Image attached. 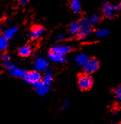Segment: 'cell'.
I'll use <instances>...</instances> for the list:
<instances>
[{
    "instance_id": "484cf974",
    "label": "cell",
    "mask_w": 121,
    "mask_h": 124,
    "mask_svg": "<svg viewBox=\"0 0 121 124\" xmlns=\"http://www.w3.org/2000/svg\"><path fill=\"white\" fill-rule=\"evenodd\" d=\"M114 7V10H115V11H119V10H121V4H117V5H115V6H113Z\"/></svg>"
},
{
    "instance_id": "5bb4252c",
    "label": "cell",
    "mask_w": 121,
    "mask_h": 124,
    "mask_svg": "<svg viewBox=\"0 0 121 124\" xmlns=\"http://www.w3.org/2000/svg\"><path fill=\"white\" fill-rule=\"evenodd\" d=\"M32 50L30 45H25L21 46L18 49V54L22 56V57H28L31 54Z\"/></svg>"
},
{
    "instance_id": "3957f363",
    "label": "cell",
    "mask_w": 121,
    "mask_h": 124,
    "mask_svg": "<svg viewBox=\"0 0 121 124\" xmlns=\"http://www.w3.org/2000/svg\"><path fill=\"white\" fill-rule=\"evenodd\" d=\"M42 76L40 74L39 72L36 71V70H33V71H30L26 72L25 77H24V80L29 84L32 85L33 86L38 83L40 81H42Z\"/></svg>"
},
{
    "instance_id": "9a60e30c",
    "label": "cell",
    "mask_w": 121,
    "mask_h": 124,
    "mask_svg": "<svg viewBox=\"0 0 121 124\" xmlns=\"http://www.w3.org/2000/svg\"><path fill=\"white\" fill-rule=\"evenodd\" d=\"M70 7L74 13H79L81 10V0H71Z\"/></svg>"
},
{
    "instance_id": "30bf717a",
    "label": "cell",
    "mask_w": 121,
    "mask_h": 124,
    "mask_svg": "<svg viewBox=\"0 0 121 124\" xmlns=\"http://www.w3.org/2000/svg\"><path fill=\"white\" fill-rule=\"evenodd\" d=\"M47 57L50 61L53 62H56V63H64L65 61V55H62V54L49 52L47 55Z\"/></svg>"
},
{
    "instance_id": "9c48e42d",
    "label": "cell",
    "mask_w": 121,
    "mask_h": 124,
    "mask_svg": "<svg viewBox=\"0 0 121 124\" xmlns=\"http://www.w3.org/2000/svg\"><path fill=\"white\" fill-rule=\"evenodd\" d=\"M81 29V26L79 21L72 22L68 28V33L71 37H76L79 34Z\"/></svg>"
},
{
    "instance_id": "6da1fadb",
    "label": "cell",
    "mask_w": 121,
    "mask_h": 124,
    "mask_svg": "<svg viewBox=\"0 0 121 124\" xmlns=\"http://www.w3.org/2000/svg\"><path fill=\"white\" fill-rule=\"evenodd\" d=\"M94 83V80L90 75L84 74L79 77L78 80V86L81 91H88L89 90Z\"/></svg>"
},
{
    "instance_id": "277c9868",
    "label": "cell",
    "mask_w": 121,
    "mask_h": 124,
    "mask_svg": "<svg viewBox=\"0 0 121 124\" xmlns=\"http://www.w3.org/2000/svg\"><path fill=\"white\" fill-rule=\"evenodd\" d=\"M99 67V63L97 59L96 58H91L88 61L87 63L83 67V72L85 74L91 75L94 72H95Z\"/></svg>"
},
{
    "instance_id": "7a4b0ae2",
    "label": "cell",
    "mask_w": 121,
    "mask_h": 124,
    "mask_svg": "<svg viewBox=\"0 0 121 124\" xmlns=\"http://www.w3.org/2000/svg\"><path fill=\"white\" fill-rule=\"evenodd\" d=\"M80 26H81V29L78 36L81 39H85L86 38L91 32V29L92 26L90 25L89 19L86 18H82L80 21Z\"/></svg>"
},
{
    "instance_id": "2e32d148",
    "label": "cell",
    "mask_w": 121,
    "mask_h": 124,
    "mask_svg": "<svg viewBox=\"0 0 121 124\" xmlns=\"http://www.w3.org/2000/svg\"><path fill=\"white\" fill-rule=\"evenodd\" d=\"M18 31V28L17 27H11V28H9L7 29H6L4 33H3V35L9 40V39H11L14 37L15 36V34Z\"/></svg>"
},
{
    "instance_id": "4fadbf2b",
    "label": "cell",
    "mask_w": 121,
    "mask_h": 124,
    "mask_svg": "<svg viewBox=\"0 0 121 124\" xmlns=\"http://www.w3.org/2000/svg\"><path fill=\"white\" fill-rule=\"evenodd\" d=\"M89 59L90 58L89 55L86 53H79L76 55L75 58V61L77 63V64H78L79 66H82V67H83L87 63Z\"/></svg>"
},
{
    "instance_id": "d6986e66",
    "label": "cell",
    "mask_w": 121,
    "mask_h": 124,
    "mask_svg": "<svg viewBox=\"0 0 121 124\" xmlns=\"http://www.w3.org/2000/svg\"><path fill=\"white\" fill-rule=\"evenodd\" d=\"M109 31L107 29H100L95 32V36L98 38H103L109 35Z\"/></svg>"
},
{
    "instance_id": "5b68a950",
    "label": "cell",
    "mask_w": 121,
    "mask_h": 124,
    "mask_svg": "<svg viewBox=\"0 0 121 124\" xmlns=\"http://www.w3.org/2000/svg\"><path fill=\"white\" fill-rule=\"evenodd\" d=\"M35 70L41 72H45L47 70L49 67V62L46 59L43 58H37L33 64Z\"/></svg>"
},
{
    "instance_id": "8992f818",
    "label": "cell",
    "mask_w": 121,
    "mask_h": 124,
    "mask_svg": "<svg viewBox=\"0 0 121 124\" xmlns=\"http://www.w3.org/2000/svg\"><path fill=\"white\" fill-rule=\"evenodd\" d=\"M33 87L35 88V90L36 91V93L39 95V96H45L51 89V88L49 87V85H46L43 83V81H40L38 83L35 84L33 85Z\"/></svg>"
},
{
    "instance_id": "7402d4cb",
    "label": "cell",
    "mask_w": 121,
    "mask_h": 124,
    "mask_svg": "<svg viewBox=\"0 0 121 124\" xmlns=\"http://www.w3.org/2000/svg\"><path fill=\"white\" fill-rule=\"evenodd\" d=\"M3 63H4V66H5L7 69H8V70H10V68H12V67L14 66L13 64L10 61H10H3Z\"/></svg>"
},
{
    "instance_id": "ac0fdd59",
    "label": "cell",
    "mask_w": 121,
    "mask_h": 124,
    "mask_svg": "<svg viewBox=\"0 0 121 124\" xmlns=\"http://www.w3.org/2000/svg\"><path fill=\"white\" fill-rule=\"evenodd\" d=\"M7 46L8 39L4 35H0V50H5Z\"/></svg>"
},
{
    "instance_id": "8fae6325",
    "label": "cell",
    "mask_w": 121,
    "mask_h": 124,
    "mask_svg": "<svg viewBox=\"0 0 121 124\" xmlns=\"http://www.w3.org/2000/svg\"><path fill=\"white\" fill-rule=\"evenodd\" d=\"M9 72H10V74L11 75H13V76H14L15 78H24V77H25L27 72H25V70H22L20 68H18L17 67L13 66L12 68H10L9 70Z\"/></svg>"
},
{
    "instance_id": "83f0119b",
    "label": "cell",
    "mask_w": 121,
    "mask_h": 124,
    "mask_svg": "<svg viewBox=\"0 0 121 124\" xmlns=\"http://www.w3.org/2000/svg\"><path fill=\"white\" fill-rule=\"evenodd\" d=\"M0 31H1V26H0Z\"/></svg>"
},
{
    "instance_id": "7c38bea8",
    "label": "cell",
    "mask_w": 121,
    "mask_h": 124,
    "mask_svg": "<svg viewBox=\"0 0 121 124\" xmlns=\"http://www.w3.org/2000/svg\"><path fill=\"white\" fill-rule=\"evenodd\" d=\"M114 7L112 6L109 3H105L103 5V13L104 15L108 18H112L115 16Z\"/></svg>"
},
{
    "instance_id": "d4e9b609",
    "label": "cell",
    "mask_w": 121,
    "mask_h": 124,
    "mask_svg": "<svg viewBox=\"0 0 121 124\" xmlns=\"http://www.w3.org/2000/svg\"><path fill=\"white\" fill-rule=\"evenodd\" d=\"M2 60L3 61H10V56L8 53H5L3 55H2Z\"/></svg>"
},
{
    "instance_id": "44dd1931",
    "label": "cell",
    "mask_w": 121,
    "mask_h": 124,
    "mask_svg": "<svg viewBox=\"0 0 121 124\" xmlns=\"http://www.w3.org/2000/svg\"><path fill=\"white\" fill-rule=\"evenodd\" d=\"M113 94L118 101H121V86L116 87L113 90Z\"/></svg>"
},
{
    "instance_id": "4316f807",
    "label": "cell",
    "mask_w": 121,
    "mask_h": 124,
    "mask_svg": "<svg viewBox=\"0 0 121 124\" xmlns=\"http://www.w3.org/2000/svg\"><path fill=\"white\" fill-rule=\"evenodd\" d=\"M18 2L20 5H25L26 3H28L30 1V0H18Z\"/></svg>"
},
{
    "instance_id": "52a82bcc",
    "label": "cell",
    "mask_w": 121,
    "mask_h": 124,
    "mask_svg": "<svg viewBox=\"0 0 121 124\" xmlns=\"http://www.w3.org/2000/svg\"><path fill=\"white\" fill-rule=\"evenodd\" d=\"M71 50V47L68 45H57L51 47L50 51L51 53H59L62 55H65L68 53H69Z\"/></svg>"
},
{
    "instance_id": "cb8c5ba5",
    "label": "cell",
    "mask_w": 121,
    "mask_h": 124,
    "mask_svg": "<svg viewBox=\"0 0 121 124\" xmlns=\"http://www.w3.org/2000/svg\"><path fill=\"white\" fill-rule=\"evenodd\" d=\"M65 35L64 34H59L57 35V39L58 41H64L65 39Z\"/></svg>"
},
{
    "instance_id": "ffe728a7",
    "label": "cell",
    "mask_w": 121,
    "mask_h": 124,
    "mask_svg": "<svg viewBox=\"0 0 121 124\" xmlns=\"http://www.w3.org/2000/svg\"><path fill=\"white\" fill-rule=\"evenodd\" d=\"M100 20V18L98 15L96 14H94L93 16H91L90 17V18L89 19V23L91 26H95L96 23H98V22Z\"/></svg>"
},
{
    "instance_id": "e0dca14e",
    "label": "cell",
    "mask_w": 121,
    "mask_h": 124,
    "mask_svg": "<svg viewBox=\"0 0 121 124\" xmlns=\"http://www.w3.org/2000/svg\"><path fill=\"white\" fill-rule=\"evenodd\" d=\"M53 80V72L51 71H46L43 78L42 81L46 85H49Z\"/></svg>"
},
{
    "instance_id": "ba28073f",
    "label": "cell",
    "mask_w": 121,
    "mask_h": 124,
    "mask_svg": "<svg viewBox=\"0 0 121 124\" xmlns=\"http://www.w3.org/2000/svg\"><path fill=\"white\" fill-rule=\"evenodd\" d=\"M44 32V29L42 26H36L31 29L29 34V37L31 39H37L43 35Z\"/></svg>"
},
{
    "instance_id": "603a6c76",
    "label": "cell",
    "mask_w": 121,
    "mask_h": 124,
    "mask_svg": "<svg viewBox=\"0 0 121 124\" xmlns=\"http://www.w3.org/2000/svg\"><path fill=\"white\" fill-rule=\"evenodd\" d=\"M68 107H69V101L68 99H66L63 102L61 109H62V110H65L67 108H68Z\"/></svg>"
}]
</instances>
